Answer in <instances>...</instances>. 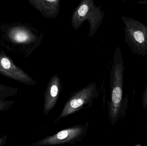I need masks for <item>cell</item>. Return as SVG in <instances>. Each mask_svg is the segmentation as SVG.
<instances>
[{"mask_svg":"<svg viewBox=\"0 0 147 146\" xmlns=\"http://www.w3.org/2000/svg\"><path fill=\"white\" fill-rule=\"evenodd\" d=\"M124 66L121 49L117 46L115 50L113 64L110 76V100L109 104V118L114 126L118 122L125 111L128 98L123 100V74Z\"/></svg>","mask_w":147,"mask_h":146,"instance_id":"cell-1","label":"cell"},{"mask_svg":"<svg viewBox=\"0 0 147 146\" xmlns=\"http://www.w3.org/2000/svg\"><path fill=\"white\" fill-rule=\"evenodd\" d=\"M104 15L101 6L96 7L93 0H82L73 12L71 26L76 31L88 21L90 25L89 36L92 37L101 25Z\"/></svg>","mask_w":147,"mask_h":146,"instance_id":"cell-2","label":"cell"},{"mask_svg":"<svg viewBox=\"0 0 147 146\" xmlns=\"http://www.w3.org/2000/svg\"><path fill=\"white\" fill-rule=\"evenodd\" d=\"M124 25L125 41L132 52L144 57L147 56V26L128 16L121 17Z\"/></svg>","mask_w":147,"mask_h":146,"instance_id":"cell-3","label":"cell"},{"mask_svg":"<svg viewBox=\"0 0 147 146\" xmlns=\"http://www.w3.org/2000/svg\"><path fill=\"white\" fill-rule=\"evenodd\" d=\"M98 95L96 82L90 83L79 91L74 93L65 103L57 121L84 109L86 105H91Z\"/></svg>","mask_w":147,"mask_h":146,"instance_id":"cell-4","label":"cell"},{"mask_svg":"<svg viewBox=\"0 0 147 146\" xmlns=\"http://www.w3.org/2000/svg\"><path fill=\"white\" fill-rule=\"evenodd\" d=\"M88 123L75 125L63 129L55 134L47 136L34 142L32 146H51L79 142L84 138Z\"/></svg>","mask_w":147,"mask_h":146,"instance_id":"cell-5","label":"cell"},{"mask_svg":"<svg viewBox=\"0 0 147 146\" xmlns=\"http://www.w3.org/2000/svg\"><path fill=\"white\" fill-rule=\"evenodd\" d=\"M0 74L27 85L37 83L29 75L16 66L3 51L0 52Z\"/></svg>","mask_w":147,"mask_h":146,"instance_id":"cell-6","label":"cell"},{"mask_svg":"<svg viewBox=\"0 0 147 146\" xmlns=\"http://www.w3.org/2000/svg\"><path fill=\"white\" fill-rule=\"evenodd\" d=\"M6 36L7 40L13 44L22 46L31 45L38 38L30 28L20 25L9 27L6 31Z\"/></svg>","mask_w":147,"mask_h":146,"instance_id":"cell-7","label":"cell"},{"mask_svg":"<svg viewBox=\"0 0 147 146\" xmlns=\"http://www.w3.org/2000/svg\"><path fill=\"white\" fill-rule=\"evenodd\" d=\"M63 89L61 79L58 75L56 74L52 76L44 95V112L45 115L54 109Z\"/></svg>","mask_w":147,"mask_h":146,"instance_id":"cell-8","label":"cell"},{"mask_svg":"<svg viewBox=\"0 0 147 146\" xmlns=\"http://www.w3.org/2000/svg\"><path fill=\"white\" fill-rule=\"evenodd\" d=\"M28 2L45 18L56 19L59 14L60 0H29Z\"/></svg>","mask_w":147,"mask_h":146,"instance_id":"cell-9","label":"cell"},{"mask_svg":"<svg viewBox=\"0 0 147 146\" xmlns=\"http://www.w3.org/2000/svg\"><path fill=\"white\" fill-rule=\"evenodd\" d=\"M18 93L17 88L0 84V98L6 99L9 97L16 96Z\"/></svg>","mask_w":147,"mask_h":146,"instance_id":"cell-10","label":"cell"},{"mask_svg":"<svg viewBox=\"0 0 147 146\" xmlns=\"http://www.w3.org/2000/svg\"><path fill=\"white\" fill-rule=\"evenodd\" d=\"M15 103L16 101L14 100H7L5 99L0 98V112L7 111Z\"/></svg>","mask_w":147,"mask_h":146,"instance_id":"cell-11","label":"cell"},{"mask_svg":"<svg viewBox=\"0 0 147 146\" xmlns=\"http://www.w3.org/2000/svg\"><path fill=\"white\" fill-rule=\"evenodd\" d=\"M142 105L143 109H147V81L142 98Z\"/></svg>","mask_w":147,"mask_h":146,"instance_id":"cell-12","label":"cell"},{"mask_svg":"<svg viewBox=\"0 0 147 146\" xmlns=\"http://www.w3.org/2000/svg\"><path fill=\"white\" fill-rule=\"evenodd\" d=\"M7 136L6 135L1 137L0 134V146H4L7 143Z\"/></svg>","mask_w":147,"mask_h":146,"instance_id":"cell-13","label":"cell"},{"mask_svg":"<svg viewBox=\"0 0 147 146\" xmlns=\"http://www.w3.org/2000/svg\"><path fill=\"white\" fill-rule=\"evenodd\" d=\"M137 3L139 4H143V5H147V0L139 1L137 2Z\"/></svg>","mask_w":147,"mask_h":146,"instance_id":"cell-14","label":"cell"},{"mask_svg":"<svg viewBox=\"0 0 147 146\" xmlns=\"http://www.w3.org/2000/svg\"><path fill=\"white\" fill-rule=\"evenodd\" d=\"M146 127L147 128V123L146 125Z\"/></svg>","mask_w":147,"mask_h":146,"instance_id":"cell-15","label":"cell"}]
</instances>
